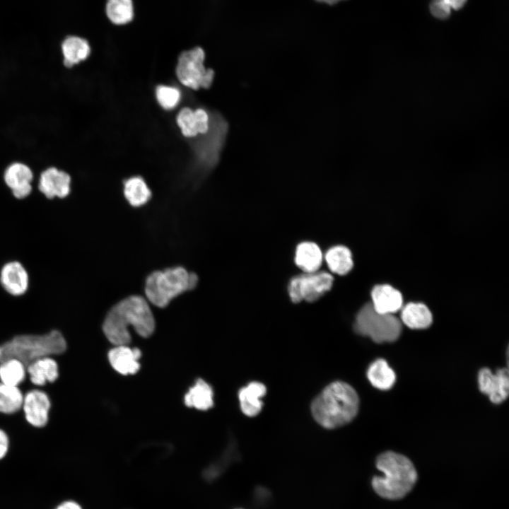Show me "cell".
Instances as JSON below:
<instances>
[{"mask_svg": "<svg viewBox=\"0 0 509 509\" xmlns=\"http://www.w3.org/2000/svg\"><path fill=\"white\" fill-rule=\"evenodd\" d=\"M129 327L143 337H150L155 330L153 315L141 296H129L115 305L104 320L103 330L112 344L128 345L131 339Z\"/></svg>", "mask_w": 509, "mask_h": 509, "instance_id": "cell-1", "label": "cell"}, {"mask_svg": "<svg viewBox=\"0 0 509 509\" xmlns=\"http://www.w3.org/2000/svg\"><path fill=\"white\" fill-rule=\"evenodd\" d=\"M359 399L349 384L337 381L327 386L313 400L312 414L325 428H336L347 424L356 416Z\"/></svg>", "mask_w": 509, "mask_h": 509, "instance_id": "cell-2", "label": "cell"}, {"mask_svg": "<svg viewBox=\"0 0 509 509\" xmlns=\"http://www.w3.org/2000/svg\"><path fill=\"white\" fill-rule=\"evenodd\" d=\"M66 349V339L56 329L43 334H17L0 344V363L15 358L27 367L39 358L61 354Z\"/></svg>", "mask_w": 509, "mask_h": 509, "instance_id": "cell-3", "label": "cell"}, {"mask_svg": "<svg viewBox=\"0 0 509 509\" xmlns=\"http://www.w3.org/2000/svg\"><path fill=\"white\" fill-rule=\"evenodd\" d=\"M377 468L383 473L382 476H375L372 486L380 496L388 499H399L411 491L417 474L412 462L406 457L386 452L377 459Z\"/></svg>", "mask_w": 509, "mask_h": 509, "instance_id": "cell-4", "label": "cell"}, {"mask_svg": "<svg viewBox=\"0 0 509 509\" xmlns=\"http://www.w3.org/2000/svg\"><path fill=\"white\" fill-rule=\"evenodd\" d=\"M197 283L196 274L176 267L150 274L146 278L144 291L152 304L165 308L174 298L194 288Z\"/></svg>", "mask_w": 509, "mask_h": 509, "instance_id": "cell-5", "label": "cell"}, {"mask_svg": "<svg viewBox=\"0 0 509 509\" xmlns=\"http://www.w3.org/2000/svg\"><path fill=\"white\" fill-rule=\"evenodd\" d=\"M354 329L358 334L369 337L376 343L392 342L400 336L402 324L394 314L379 312L371 303H368L357 313Z\"/></svg>", "mask_w": 509, "mask_h": 509, "instance_id": "cell-6", "label": "cell"}, {"mask_svg": "<svg viewBox=\"0 0 509 509\" xmlns=\"http://www.w3.org/2000/svg\"><path fill=\"white\" fill-rule=\"evenodd\" d=\"M206 52L200 46L182 50L177 56L175 73L180 82L194 90L209 88L214 71L204 65Z\"/></svg>", "mask_w": 509, "mask_h": 509, "instance_id": "cell-7", "label": "cell"}, {"mask_svg": "<svg viewBox=\"0 0 509 509\" xmlns=\"http://www.w3.org/2000/svg\"><path fill=\"white\" fill-rule=\"evenodd\" d=\"M333 280L332 276L326 271H317L295 276L288 285L291 300L293 303L315 302L331 289Z\"/></svg>", "mask_w": 509, "mask_h": 509, "instance_id": "cell-8", "label": "cell"}, {"mask_svg": "<svg viewBox=\"0 0 509 509\" xmlns=\"http://www.w3.org/2000/svg\"><path fill=\"white\" fill-rule=\"evenodd\" d=\"M72 177L66 170L56 166L42 170L34 185L47 199H65L71 191Z\"/></svg>", "mask_w": 509, "mask_h": 509, "instance_id": "cell-9", "label": "cell"}, {"mask_svg": "<svg viewBox=\"0 0 509 509\" xmlns=\"http://www.w3.org/2000/svg\"><path fill=\"white\" fill-rule=\"evenodd\" d=\"M2 178L13 197L17 199H25L33 192L35 174L25 163H10L4 168Z\"/></svg>", "mask_w": 509, "mask_h": 509, "instance_id": "cell-10", "label": "cell"}, {"mask_svg": "<svg viewBox=\"0 0 509 509\" xmlns=\"http://www.w3.org/2000/svg\"><path fill=\"white\" fill-rule=\"evenodd\" d=\"M508 374L507 368H500L495 373L487 368H482L478 377L480 391L488 395L491 402H503L509 393Z\"/></svg>", "mask_w": 509, "mask_h": 509, "instance_id": "cell-11", "label": "cell"}, {"mask_svg": "<svg viewBox=\"0 0 509 509\" xmlns=\"http://www.w3.org/2000/svg\"><path fill=\"white\" fill-rule=\"evenodd\" d=\"M59 52L63 66L71 69L90 58L92 47L86 37L71 34L66 35L62 40Z\"/></svg>", "mask_w": 509, "mask_h": 509, "instance_id": "cell-12", "label": "cell"}, {"mask_svg": "<svg viewBox=\"0 0 509 509\" xmlns=\"http://www.w3.org/2000/svg\"><path fill=\"white\" fill-rule=\"evenodd\" d=\"M30 283L26 268L18 261H10L0 270V284L9 295L20 296L26 293Z\"/></svg>", "mask_w": 509, "mask_h": 509, "instance_id": "cell-13", "label": "cell"}, {"mask_svg": "<svg viewBox=\"0 0 509 509\" xmlns=\"http://www.w3.org/2000/svg\"><path fill=\"white\" fill-rule=\"evenodd\" d=\"M22 406L25 419L30 424L37 428L47 424L50 401L45 392L39 390L28 392L23 397Z\"/></svg>", "mask_w": 509, "mask_h": 509, "instance_id": "cell-14", "label": "cell"}, {"mask_svg": "<svg viewBox=\"0 0 509 509\" xmlns=\"http://www.w3.org/2000/svg\"><path fill=\"white\" fill-rule=\"evenodd\" d=\"M177 123L185 136L194 137L209 131L210 119L208 113L202 108L193 111L189 107H185L178 113Z\"/></svg>", "mask_w": 509, "mask_h": 509, "instance_id": "cell-15", "label": "cell"}, {"mask_svg": "<svg viewBox=\"0 0 509 509\" xmlns=\"http://www.w3.org/2000/svg\"><path fill=\"white\" fill-rule=\"evenodd\" d=\"M141 356V352L137 348L131 349L127 345H118L109 351L108 359L117 372L122 375H131L139 370V359Z\"/></svg>", "mask_w": 509, "mask_h": 509, "instance_id": "cell-16", "label": "cell"}, {"mask_svg": "<svg viewBox=\"0 0 509 509\" xmlns=\"http://www.w3.org/2000/svg\"><path fill=\"white\" fill-rule=\"evenodd\" d=\"M373 308L381 313L394 314L402 307L401 293L388 284L375 286L371 292Z\"/></svg>", "mask_w": 509, "mask_h": 509, "instance_id": "cell-17", "label": "cell"}, {"mask_svg": "<svg viewBox=\"0 0 509 509\" xmlns=\"http://www.w3.org/2000/svg\"><path fill=\"white\" fill-rule=\"evenodd\" d=\"M264 384L252 382L242 387L238 394L242 411L248 416L257 415L262 408L261 398L266 394Z\"/></svg>", "mask_w": 509, "mask_h": 509, "instance_id": "cell-18", "label": "cell"}, {"mask_svg": "<svg viewBox=\"0 0 509 509\" xmlns=\"http://www.w3.org/2000/svg\"><path fill=\"white\" fill-rule=\"evenodd\" d=\"M323 259L319 246L312 242L300 243L296 250L295 262L305 273L318 271Z\"/></svg>", "mask_w": 509, "mask_h": 509, "instance_id": "cell-19", "label": "cell"}, {"mask_svg": "<svg viewBox=\"0 0 509 509\" xmlns=\"http://www.w3.org/2000/svg\"><path fill=\"white\" fill-rule=\"evenodd\" d=\"M30 381L36 385L55 381L59 375L57 362L49 356L39 358L27 366Z\"/></svg>", "mask_w": 509, "mask_h": 509, "instance_id": "cell-20", "label": "cell"}, {"mask_svg": "<svg viewBox=\"0 0 509 509\" xmlns=\"http://www.w3.org/2000/svg\"><path fill=\"white\" fill-rule=\"evenodd\" d=\"M225 127H223L215 136H209L207 131L206 134L208 136L203 138L199 141L201 142L199 144H196L195 154L197 161L201 165L209 167L216 163V160L218 159V151L221 146L223 134L225 131L223 130H226Z\"/></svg>", "mask_w": 509, "mask_h": 509, "instance_id": "cell-21", "label": "cell"}, {"mask_svg": "<svg viewBox=\"0 0 509 509\" xmlns=\"http://www.w3.org/2000/svg\"><path fill=\"white\" fill-rule=\"evenodd\" d=\"M105 14L112 25H126L130 23L134 18L133 0H106Z\"/></svg>", "mask_w": 509, "mask_h": 509, "instance_id": "cell-22", "label": "cell"}, {"mask_svg": "<svg viewBox=\"0 0 509 509\" xmlns=\"http://www.w3.org/2000/svg\"><path fill=\"white\" fill-rule=\"evenodd\" d=\"M401 319L411 329H425L432 323L433 317L424 304L410 303L402 308Z\"/></svg>", "mask_w": 509, "mask_h": 509, "instance_id": "cell-23", "label": "cell"}, {"mask_svg": "<svg viewBox=\"0 0 509 509\" xmlns=\"http://www.w3.org/2000/svg\"><path fill=\"white\" fill-rule=\"evenodd\" d=\"M213 392L211 386L201 379L189 390L185 396V403L189 407L207 410L213 404Z\"/></svg>", "mask_w": 509, "mask_h": 509, "instance_id": "cell-24", "label": "cell"}, {"mask_svg": "<svg viewBox=\"0 0 509 509\" xmlns=\"http://www.w3.org/2000/svg\"><path fill=\"white\" fill-rule=\"evenodd\" d=\"M324 259L329 270L339 275L346 274L353 265L351 251L343 245L329 248L325 254Z\"/></svg>", "mask_w": 509, "mask_h": 509, "instance_id": "cell-25", "label": "cell"}, {"mask_svg": "<svg viewBox=\"0 0 509 509\" xmlns=\"http://www.w3.org/2000/svg\"><path fill=\"white\" fill-rule=\"evenodd\" d=\"M367 376L375 387L387 390L394 384L396 375L393 370L384 359H378L368 368Z\"/></svg>", "mask_w": 509, "mask_h": 509, "instance_id": "cell-26", "label": "cell"}, {"mask_svg": "<svg viewBox=\"0 0 509 509\" xmlns=\"http://www.w3.org/2000/svg\"><path fill=\"white\" fill-rule=\"evenodd\" d=\"M124 194L130 205L139 207L146 204L151 192L141 177H132L124 182Z\"/></svg>", "mask_w": 509, "mask_h": 509, "instance_id": "cell-27", "label": "cell"}, {"mask_svg": "<svg viewBox=\"0 0 509 509\" xmlns=\"http://www.w3.org/2000/svg\"><path fill=\"white\" fill-rule=\"evenodd\" d=\"M23 396L17 386L0 382V412L13 414L23 406Z\"/></svg>", "mask_w": 509, "mask_h": 509, "instance_id": "cell-28", "label": "cell"}, {"mask_svg": "<svg viewBox=\"0 0 509 509\" xmlns=\"http://www.w3.org/2000/svg\"><path fill=\"white\" fill-rule=\"evenodd\" d=\"M25 376V366L20 361L15 358L5 360L0 363L1 382L18 386L23 382Z\"/></svg>", "mask_w": 509, "mask_h": 509, "instance_id": "cell-29", "label": "cell"}, {"mask_svg": "<svg viewBox=\"0 0 509 509\" xmlns=\"http://www.w3.org/2000/svg\"><path fill=\"white\" fill-rule=\"evenodd\" d=\"M158 103L164 109L170 110L177 106L180 100V90L171 86H159L156 91Z\"/></svg>", "mask_w": 509, "mask_h": 509, "instance_id": "cell-30", "label": "cell"}, {"mask_svg": "<svg viewBox=\"0 0 509 509\" xmlns=\"http://www.w3.org/2000/svg\"><path fill=\"white\" fill-rule=\"evenodd\" d=\"M451 8L443 0H433L430 5L432 15L439 19H446L451 14Z\"/></svg>", "mask_w": 509, "mask_h": 509, "instance_id": "cell-31", "label": "cell"}, {"mask_svg": "<svg viewBox=\"0 0 509 509\" xmlns=\"http://www.w3.org/2000/svg\"><path fill=\"white\" fill-rule=\"evenodd\" d=\"M8 448V438L6 433L0 429V460L6 454Z\"/></svg>", "mask_w": 509, "mask_h": 509, "instance_id": "cell-32", "label": "cell"}, {"mask_svg": "<svg viewBox=\"0 0 509 509\" xmlns=\"http://www.w3.org/2000/svg\"><path fill=\"white\" fill-rule=\"evenodd\" d=\"M450 8L454 10H459L462 8L467 0H443Z\"/></svg>", "mask_w": 509, "mask_h": 509, "instance_id": "cell-33", "label": "cell"}, {"mask_svg": "<svg viewBox=\"0 0 509 509\" xmlns=\"http://www.w3.org/2000/svg\"><path fill=\"white\" fill-rule=\"evenodd\" d=\"M56 509H81V508L74 501H66L59 505Z\"/></svg>", "mask_w": 509, "mask_h": 509, "instance_id": "cell-34", "label": "cell"}, {"mask_svg": "<svg viewBox=\"0 0 509 509\" xmlns=\"http://www.w3.org/2000/svg\"><path fill=\"white\" fill-rule=\"evenodd\" d=\"M315 1L317 2H320V3H324V4H327L329 5H334V4H336L341 1H344V0H315Z\"/></svg>", "mask_w": 509, "mask_h": 509, "instance_id": "cell-35", "label": "cell"}, {"mask_svg": "<svg viewBox=\"0 0 509 509\" xmlns=\"http://www.w3.org/2000/svg\"><path fill=\"white\" fill-rule=\"evenodd\" d=\"M238 509H242V508H238Z\"/></svg>", "mask_w": 509, "mask_h": 509, "instance_id": "cell-36", "label": "cell"}]
</instances>
